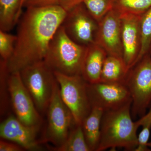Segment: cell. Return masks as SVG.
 Listing matches in <instances>:
<instances>
[{
	"label": "cell",
	"mask_w": 151,
	"mask_h": 151,
	"mask_svg": "<svg viewBox=\"0 0 151 151\" xmlns=\"http://www.w3.org/2000/svg\"><path fill=\"white\" fill-rule=\"evenodd\" d=\"M142 129L137 137V146L135 151H150L149 147H151V142H149L150 135L151 122H147L142 126Z\"/></svg>",
	"instance_id": "obj_24"
},
{
	"label": "cell",
	"mask_w": 151,
	"mask_h": 151,
	"mask_svg": "<svg viewBox=\"0 0 151 151\" xmlns=\"http://www.w3.org/2000/svg\"><path fill=\"white\" fill-rule=\"evenodd\" d=\"M61 25L68 36L76 43L87 45L94 42L98 22L83 3L66 12Z\"/></svg>",
	"instance_id": "obj_9"
},
{
	"label": "cell",
	"mask_w": 151,
	"mask_h": 151,
	"mask_svg": "<svg viewBox=\"0 0 151 151\" xmlns=\"http://www.w3.org/2000/svg\"><path fill=\"white\" fill-rule=\"evenodd\" d=\"M17 36L0 30L1 59L8 61L13 54Z\"/></svg>",
	"instance_id": "obj_22"
},
{
	"label": "cell",
	"mask_w": 151,
	"mask_h": 151,
	"mask_svg": "<svg viewBox=\"0 0 151 151\" xmlns=\"http://www.w3.org/2000/svg\"><path fill=\"white\" fill-rule=\"evenodd\" d=\"M22 0H0V30L8 32L21 16Z\"/></svg>",
	"instance_id": "obj_17"
},
{
	"label": "cell",
	"mask_w": 151,
	"mask_h": 151,
	"mask_svg": "<svg viewBox=\"0 0 151 151\" xmlns=\"http://www.w3.org/2000/svg\"><path fill=\"white\" fill-rule=\"evenodd\" d=\"M84 0H59V5L67 12L83 3Z\"/></svg>",
	"instance_id": "obj_26"
},
{
	"label": "cell",
	"mask_w": 151,
	"mask_h": 151,
	"mask_svg": "<svg viewBox=\"0 0 151 151\" xmlns=\"http://www.w3.org/2000/svg\"><path fill=\"white\" fill-rule=\"evenodd\" d=\"M59 5V0H22V7L43 8Z\"/></svg>",
	"instance_id": "obj_25"
},
{
	"label": "cell",
	"mask_w": 151,
	"mask_h": 151,
	"mask_svg": "<svg viewBox=\"0 0 151 151\" xmlns=\"http://www.w3.org/2000/svg\"><path fill=\"white\" fill-rule=\"evenodd\" d=\"M57 151H90L81 125L75 124L62 145L53 149Z\"/></svg>",
	"instance_id": "obj_18"
},
{
	"label": "cell",
	"mask_w": 151,
	"mask_h": 151,
	"mask_svg": "<svg viewBox=\"0 0 151 151\" xmlns=\"http://www.w3.org/2000/svg\"><path fill=\"white\" fill-rule=\"evenodd\" d=\"M39 127L27 126L11 116L1 123L0 136L28 150H40L41 148L37 139Z\"/></svg>",
	"instance_id": "obj_12"
},
{
	"label": "cell",
	"mask_w": 151,
	"mask_h": 151,
	"mask_svg": "<svg viewBox=\"0 0 151 151\" xmlns=\"http://www.w3.org/2000/svg\"><path fill=\"white\" fill-rule=\"evenodd\" d=\"M142 15L120 16L122 19L123 58L129 70L133 67L140 51Z\"/></svg>",
	"instance_id": "obj_13"
},
{
	"label": "cell",
	"mask_w": 151,
	"mask_h": 151,
	"mask_svg": "<svg viewBox=\"0 0 151 151\" xmlns=\"http://www.w3.org/2000/svg\"><path fill=\"white\" fill-rule=\"evenodd\" d=\"M7 84L11 103L17 118L27 126H40V116L32 97L22 81L20 72L10 73Z\"/></svg>",
	"instance_id": "obj_8"
},
{
	"label": "cell",
	"mask_w": 151,
	"mask_h": 151,
	"mask_svg": "<svg viewBox=\"0 0 151 151\" xmlns=\"http://www.w3.org/2000/svg\"><path fill=\"white\" fill-rule=\"evenodd\" d=\"M47 109L46 139L58 147L65 142L70 127L75 123L71 112L62 100L57 80Z\"/></svg>",
	"instance_id": "obj_7"
},
{
	"label": "cell",
	"mask_w": 151,
	"mask_h": 151,
	"mask_svg": "<svg viewBox=\"0 0 151 151\" xmlns=\"http://www.w3.org/2000/svg\"><path fill=\"white\" fill-rule=\"evenodd\" d=\"M66 14L59 5L26 9L18 22L14 50L7 61L9 73L44 60L50 41Z\"/></svg>",
	"instance_id": "obj_1"
},
{
	"label": "cell",
	"mask_w": 151,
	"mask_h": 151,
	"mask_svg": "<svg viewBox=\"0 0 151 151\" xmlns=\"http://www.w3.org/2000/svg\"><path fill=\"white\" fill-rule=\"evenodd\" d=\"M151 8V0H115L113 9L120 16L142 15Z\"/></svg>",
	"instance_id": "obj_19"
},
{
	"label": "cell",
	"mask_w": 151,
	"mask_h": 151,
	"mask_svg": "<svg viewBox=\"0 0 151 151\" xmlns=\"http://www.w3.org/2000/svg\"><path fill=\"white\" fill-rule=\"evenodd\" d=\"M129 70L123 58L108 55L103 64L100 82L125 84Z\"/></svg>",
	"instance_id": "obj_15"
},
{
	"label": "cell",
	"mask_w": 151,
	"mask_h": 151,
	"mask_svg": "<svg viewBox=\"0 0 151 151\" xmlns=\"http://www.w3.org/2000/svg\"><path fill=\"white\" fill-rule=\"evenodd\" d=\"M54 73L63 101L71 112L75 124L81 125L92 109L87 94V82L81 75Z\"/></svg>",
	"instance_id": "obj_6"
},
{
	"label": "cell",
	"mask_w": 151,
	"mask_h": 151,
	"mask_svg": "<svg viewBox=\"0 0 151 151\" xmlns=\"http://www.w3.org/2000/svg\"><path fill=\"white\" fill-rule=\"evenodd\" d=\"M94 42L108 55L123 58L122 24L121 16L112 9L98 22Z\"/></svg>",
	"instance_id": "obj_11"
},
{
	"label": "cell",
	"mask_w": 151,
	"mask_h": 151,
	"mask_svg": "<svg viewBox=\"0 0 151 151\" xmlns=\"http://www.w3.org/2000/svg\"><path fill=\"white\" fill-rule=\"evenodd\" d=\"M150 53L151 55V49H150Z\"/></svg>",
	"instance_id": "obj_29"
},
{
	"label": "cell",
	"mask_w": 151,
	"mask_h": 151,
	"mask_svg": "<svg viewBox=\"0 0 151 151\" xmlns=\"http://www.w3.org/2000/svg\"><path fill=\"white\" fill-rule=\"evenodd\" d=\"M132 104L129 103L118 109L104 111L96 151L119 147L135 150L137 146V132L140 126L132 119Z\"/></svg>",
	"instance_id": "obj_2"
},
{
	"label": "cell",
	"mask_w": 151,
	"mask_h": 151,
	"mask_svg": "<svg viewBox=\"0 0 151 151\" xmlns=\"http://www.w3.org/2000/svg\"><path fill=\"white\" fill-rule=\"evenodd\" d=\"M87 92L91 107H98L104 111L118 109L132 103L131 94L125 84L87 83Z\"/></svg>",
	"instance_id": "obj_10"
},
{
	"label": "cell",
	"mask_w": 151,
	"mask_h": 151,
	"mask_svg": "<svg viewBox=\"0 0 151 151\" xmlns=\"http://www.w3.org/2000/svg\"><path fill=\"white\" fill-rule=\"evenodd\" d=\"M19 72L37 109L45 112L48 108L56 81L54 72L44 60L28 65Z\"/></svg>",
	"instance_id": "obj_5"
},
{
	"label": "cell",
	"mask_w": 151,
	"mask_h": 151,
	"mask_svg": "<svg viewBox=\"0 0 151 151\" xmlns=\"http://www.w3.org/2000/svg\"><path fill=\"white\" fill-rule=\"evenodd\" d=\"M86 46L72 40L60 25L50 41L44 61L53 72L81 76Z\"/></svg>",
	"instance_id": "obj_3"
},
{
	"label": "cell",
	"mask_w": 151,
	"mask_h": 151,
	"mask_svg": "<svg viewBox=\"0 0 151 151\" xmlns=\"http://www.w3.org/2000/svg\"><path fill=\"white\" fill-rule=\"evenodd\" d=\"M115 0H84L83 4L97 22L113 8Z\"/></svg>",
	"instance_id": "obj_21"
},
{
	"label": "cell",
	"mask_w": 151,
	"mask_h": 151,
	"mask_svg": "<svg viewBox=\"0 0 151 151\" xmlns=\"http://www.w3.org/2000/svg\"><path fill=\"white\" fill-rule=\"evenodd\" d=\"M138 122L141 125H143L147 122H151V107L145 116L138 120Z\"/></svg>",
	"instance_id": "obj_28"
},
{
	"label": "cell",
	"mask_w": 151,
	"mask_h": 151,
	"mask_svg": "<svg viewBox=\"0 0 151 151\" xmlns=\"http://www.w3.org/2000/svg\"><path fill=\"white\" fill-rule=\"evenodd\" d=\"M18 145L9 143L3 140L0 141V151H22V148Z\"/></svg>",
	"instance_id": "obj_27"
},
{
	"label": "cell",
	"mask_w": 151,
	"mask_h": 151,
	"mask_svg": "<svg viewBox=\"0 0 151 151\" xmlns=\"http://www.w3.org/2000/svg\"><path fill=\"white\" fill-rule=\"evenodd\" d=\"M9 73L8 70L7 61L1 59L0 61V80H1V113L5 111L7 104L6 91H8L7 79Z\"/></svg>",
	"instance_id": "obj_23"
},
{
	"label": "cell",
	"mask_w": 151,
	"mask_h": 151,
	"mask_svg": "<svg viewBox=\"0 0 151 151\" xmlns=\"http://www.w3.org/2000/svg\"><path fill=\"white\" fill-rule=\"evenodd\" d=\"M104 112L101 108L92 107L90 113L81 124L86 143L90 151H97L99 145L101 121Z\"/></svg>",
	"instance_id": "obj_16"
},
{
	"label": "cell",
	"mask_w": 151,
	"mask_h": 151,
	"mask_svg": "<svg viewBox=\"0 0 151 151\" xmlns=\"http://www.w3.org/2000/svg\"><path fill=\"white\" fill-rule=\"evenodd\" d=\"M140 28L141 38L140 51L134 65H135L138 61H139L145 55L150 53V52L151 8L142 15L141 18Z\"/></svg>",
	"instance_id": "obj_20"
},
{
	"label": "cell",
	"mask_w": 151,
	"mask_h": 151,
	"mask_svg": "<svg viewBox=\"0 0 151 151\" xmlns=\"http://www.w3.org/2000/svg\"><path fill=\"white\" fill-rule=\"evenodd\" d=\"M108 55L105 50L94 42L86 45L81 75L87 83L100 82L103 64Z\"/></svg>",
	"instance_id": "obj_14"
},
{
	"label": "cell",
	"mask_w": 151,
	"mask_h": 151,
	"mask_svg": "<svg viewBox=\"0 0 151 151\" xmlns=\"http://www.w3.org/2000/svg\"><path fill=\"white\" fill-rule=\"evenodd\" d=\"M125 85L132 98L134 119L145 116L151 105V55H145L128 72Z\"/></svg>",
	"instance_id": "obj_4"
}]
</instances>
